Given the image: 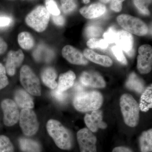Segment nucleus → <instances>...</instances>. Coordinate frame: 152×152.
<instances>
[{
  "label": "nucleus",
  "instance_id": "a211bd4d",
  "mask_svg": "<svg viewBox=\"0 0 152 152\" xmlns=\"http://www.w3.org/2000/svg\"><path fill=\"white\" fill-rule=\"evenodd\" d=\"M16 104L20 107L24 109H32L34 103L32 98L27 92L20 89L16 91L15 95Z\"/></svg>",
  "mask_w": 152,
  "mask_h": 152
},
{
  "label": "nucleus",
  "instance_id": "20e7f679",
  "mask_svg": "<svg viewBox=\"0 0 152 152\" xmlns=\"http://www.w3.org/2000/svg\"><path fill=\"white\" fill-rule=\"evenodd\" d=\"M50 15L46 8L43 6H39L27 16V24L39 32L45 30L50 20Z\"/></svg>",
  "mask_w": 152,
  "mask_h": 152
},
{
  "label": "nucleus",
  "instance_id": "4468645a",
  "mask_svg": "<svg viewBox=\"0 0 152 152\" xmlns=\"http://www.w3.org/2000/svg\"><path fill=\"white\" fill-rule=\"evenodd\" d=\"M62 54L64 58L73 64L84 65L88 63V60L83 54L72 46L67 45L64 47Z\"/></svg>",
  "mask_w": 152,
  "mask_h": 152
},
{
  "label": "nucleus",
  "instance_id": "412c9836",
  "mask_svg": "<svg viewBox=\"0 0 152 152\" xmlns=\"http://www.w3.org/2000/svg\"><path fill=\"white\" fill-rule=\"evenodd\" d=\"M54 53L51 50L43 45H40L33 52L34 58L37 61L49 62L51 61Z\"/></svg>",
  "mask_w": 152,
  "mask_h": 152
},
{
  "label": "nucleus",
  "instance_id": "79ce46f5",
  "mask_svg": "<svg viewBox=\"0 0 152 152\" xmlns=\"http://www.w3.org/2000/svg\"><path fill=\"white\" fill-rule=\"evenodd\" d=\"M100 1L102 3H104V4H107V3L110 2L111 0H100Z\"/></svg>",
  "mask_w": 152,
  "mask_h": 152
},
{
  "label": "nucleus",
  "instance_id": "f704fd0d",
  "mask_svg": "<svg viewBox=\"0 0 152 152\" xmlns=\"http://www.w3.org/2000/svg\"><path fill=\"white\" fill-rule=\"evenodd\" d=\"M51 94L52 96L56 99V100L61 102H65L67 98V94L65 91L63 92L59 91L56 88L52 91Z\"/></svg>",
  "mask_w": 152,
  "mask_h": 152
},
{
  "label": "nucleus",
  "instance_id": "f03ea898",
  "mask_svg": "<svg viewBox=\"0 0 152 152\" xmlns=\"http://www.w3.org/2000/svg\"><path fill=\"white\" fill-rule=\"evenodd\" d=\"M47 129L56 145L62 150H69L72 147V137L69 131L58 121L51 119L47 124Z\"/></svg>",
  "mask_w": 152,
  "mask_h": 152
},
{
  "label": "nucleus",
  "instance_id": "ea45409f",
  "mask_svg": "<svg viewBox=\"0 0 152 152\" xmlns=\"http://www.w3.org/2000/svg\"><path fill=\"white\" fill-rule=\"evenodd\" d=\"M112 152H133L129 148L125 147H117L113 150Z\"/></svg>",
  "mask_w": 152,
  "mask_h": 152
},
{
  "label": "nucleus",
  "instance_id": "5701e85b",
  "mask_svg": "<svg viewBox=\"0 0 152 152\" xmlns=\"http://www.w3.org/2000/svg\"><path fill=\"white\" fill-rule=\"evenodd\" d=\"M126 86L129 89L139 93L142 92L144 89L143 81L134 72L130 75L126 83Z\"/></svg>",
  "mask_w": 152,
  "mask_h": 152
},
{
  "label": "nucleus",
  "instance_id": "9d476101",
  "mask_svg": "<svg viewBox=\"0 0 152 152\" xmlns=\"http://www.w3.org/2000/svg\"><path fill=\"white\" fill-rule=\"evenodd\" d=\"M4 112V122L6 126H11L15 124L20 118V114L17 104L10 99H6L1 104Z\"/></svg>",
  "mask_w": 152,
  "mask_h": 152
},
{
  "label": "nucleus",
  "instance_id": "423d86ee",
  "mask_svg": "<svg viewBox=\"0 0 152 152\" xmlns=\"http://www.w3.org/2000/svg\"><path fill=\"white\" fill-rule=\"evenodd\" d=\"M20 80L28 92L34 96H41L39 80L28 66L25 65L22 67L20 72Z\"/></svg>",
  "mask_w": 152,
  "mask_h": 152
},
{
  "label": "nucleus",
  "instance_id": "0eeeda50",
  "mask_svg": "<svg viewBox=\"0 0 152 152\" xmlns=\"http://www.w3.org/2000/svg\"><path fill=\"white\" fill-rule=\"evenodd\" d=\"M20 125L24 134L27 136L35 134L39 125L35 113L31 109L22 110L20 116Z\"/></svg>",
  "mask_w": 152,
  "mask_h": 152
},
{
  "label": "nucleus",
  "instance_id": "e433bc0d",
  "mask_svg": "<svg viewBox=\"0 0 152 152\" xmlns=\"http://www.w3.org/2000/svg\"><path fill=\"white\" fill-rule=\"evenodd\" d=\"M125 0H111L110 7L115 12H121L122 9V2Z\"/></svg>",
  "mask_w": 152,
  "mask_h": 152
},
{
  "label": "nucleus",
  "instance_id": "7c9ffc66",
  "mask_svg": "<svg viewBox=\"0 0 152 152\" xmlns=\"http://www.w3.org/2000/svg\"><path fill=\"white\" fill-rule=\"evenodd\" d=\"M117 33V30L113 26L111 27L104 33L103 37L104 39L108 43L113 44L115 42Z\"/></svg>",
  "mask_w": 152,
  "mask_h": 152
},
{
  "label": "nucleus",
  "instance_id": "ddd939ff",
  "mask_svg": "<svg viewBox=\"0 0 152 152\" xmlns=\"http://www.w3.org/2000/svg\"><path fill=\"white\" fill-rule=\"evenodd\" d=\"M84 121L88 129L92 132H96L99 129L107 127V124L103 121V113L101 110L93 111L91 114H86Z\"/></svg>",
  "mask_w": 152,
  "mask_h": 152
},
{
  "label": "nucleus",
  "instance_id": "c9c22d12",
  "mask_svg": "<svg viewBox=\"0 0 152 152\" xmlns=\"http://www.w3.org/2000/svg\"><path fill=\"white\" fill-rule=\"evenodd\" d=\"M134 4L137 8L141 13L144 15H150L149 11L148 10L145 0H134Z\"/></svg>",
  "mask_w": 152,
  "mask_h": 152
},
{
  "label": "nucleus",
  "instance_id": "a19ab883",
  "mask_svg": "<svg viewBox=\"0 0 152 152\" xmlns=\"http://www.w3.org/2000/svg\"><path fill=\"white\" fill-rule=\"evenodd\" d=\"M7 49V45L3 39L0 38V54L4 53Z\"/></svg>",
  "mask_w": 152,
  "mask_h": 152
},
{
  "label": "nucleus",
  "instance_id": "58836bf2",
  "mask_svg": "<svg viewBox=\"0 0 152 152\" xmlns=\"http://www.w3.org/2000/svg\"><path fill=\"white\" fill-rule=\"evenodd\" d=\"M12 20L8 17H0V27H4L9 26L12 23Z\"/></svg>",
  "mask_w": 152,
  "mask_h": 152
},
{
  "label": "nucleus",
  "instance_id": "2eb2a0df",
  "mask_svg": "<svg viewBox=\"0 0 152 152\" xmlns=\"http://www.w3.org/2000/svg\"><path fill=\"white\" fill-rule=\"evenodd\" d=\"M24 59V55L21 50L17 51H10L7 56L6 64V70L10 76L15 73L17 68L20 66Z\"/></svg>",
  "mask_w": 152,
  "mask_h": 152
},
{
  "label": "nucleus",
  "instance_id": "6e6552de",
  "mask_svg": "<svg viewBox=\"0 0 152 152\" xmlns=\"http://www.w3.org/2000/svg\"><path fill=\"white\" fill-rule=\"evenodd\" d=\"M77 139L80 152H97L96 137L89 129L84 128L78 131Z\"/></svg>",
  "mask_w": 152,
  "mask_h": 152
},
{
  "label": "nucleus",
  "instance_id": "9b49d317",
  "mask_svg": "<svg viewBox=\"0 0 152 152\" xmlns=\"http://www.w3.org/2000/svg\"><path fill=\"white\" fill-rule=\"evenodd\" d=\"M80 82L86 86L95 88H103L106 86V82L100 74L94 71L84 72L80 77Z\"/></svg>",
  "mask_w": 152,
  "mask_h": 152
},
{
  "label": "nucleus",
  "instance_id": "c756f323",
  "mask_svg": "<svg viewBox=\"0 0 152 152\" xmlns=\"http://www.w3.org/2000/svg\"><path fill=\"white\" fill-rule=\"evenodd\" d=\"M61 3L62 9L65 14L71 13L77 8L76 0H61Z\"/></svg>",
  "mask_w": 152,
  "mask_h": 152
},
{
  "label": "nucleus",
  "instance_id": "39448f33",
  "mask_svg": "<svg viewBox=\"0 0 152 152\" xmlns=\"http://www.w3.org/2000/svg\"><path fill=\"white\" fill-rule=\"evenodd\" d=\"M117 22L126 31L136 35L143 36L148 34V26L141 19L128 15H121L117 18Z\"/></svg>",
  "mask_w": 152,
  "mask_h": 152
},
{
  "label": "nucleus",
  "instance_id": "473e14b6",
  "mask_svg": "<svg viewBox=\"0 0 152 152\" xmlns=\"http://www.w3.org/2000/svg\"><path fill=\"white\" fill-rule=\"evenodd\" d=\"M112 51L114 56L120 63L124 65L127 64V61L121 49L117 46H115L112 48Z\"/></svg>",
  "mask_w": 152,
  "mask_h": 152
},
{
  "label": "nucleus",
  "instance_id": "f257e3e1",
  "mask_svg": "<svg viewBox=\"0 0 152 152\" xmlns=\"http://www.w3.org/2000/svg\"><path fill=\"white\" fill-rule=\"evenodd\" d=\"M103 102L102 95L99 92L82 91L76 94L73 100V105L79 111H93L99 110L102 105Z\"/></svg>",
  "mask_w": 152,
  "mask_h": 152
},
{
  "label": "nucleus",
  "instance_id": "b1692460",
  "mask_svg": "<svg viewBox=\"0 0 152 152\" xmlns=\"http://www.w3.org/2000/svg\"><path fill=\"white\" fill-rule=\"evenodd\" d=\"M140 148L142 152H151L152 151V129L142 133L140 139Z\"/></svg>",
  "mask_w": 152,
  "mask_h": 152
},
{
  "label": "nucleus",
  "instance_id": "dca6fc26",
  "mask_svg": "<svg viewBox=\"0 0 152 152\" xmlns=\"http://www.w3.org/2000/svg\"><path fill=\"white\" fill-rule=\"evenodd\" d=\"M106 10L104 5L101 3H95L88 7L82 8L80 12L82 15L86 18L92 19L103 15L106 12Z\"/></svg>",
  "mask_w": 152,
  "mask_h": 152
},
{
  "label": "nucleus",
  "instance_id": "c85d7f7f",
  "mask_svg": "<svg viewBox=\"0 0 152 152\" xmlns=\"http://www.w3.org/2000/svg\"><path fill=\"white\" fill-rule=\"evenodd\" d=\"M0 152H14L12 144L5 136H0Z\"/></svg>",
  "mask_w": 152,
  "mask_h": 152
},
{
  "label": "nucleus",
  "instance_id": "cd10ccee",
  "mask_svg": "<svg viewBox=\"0 0 152 152\" xmlns=\"http://www.w3.org/2000/svg\"><path fill=\"white\" fill-rule=\"evenodd\" d=\"M102 32V29L100 26L95 24L89 25L86 28L85 34L88 38H96L99 37Z\"/></svg>",
  "mask_w": 152,
  "mask_h": 152
},
{
  "label": "nucleus",
  "instance_id": "6ab92c4d",
  "mask_svg": "<svg viewBox=\"0 0 152 152\" xmlns=\"http://www.w3.org/2000/svg\"><path fill=\"white\" fill-rule=\"evenodd\" d=\"M75 79V74L72 71L61 74L59 77L57 89L61 91H66L73 86Z\"/></svg>",
  "mask_w": 152,
  "mask_h": 152
},
{
  "label": "nucleus",
  "instance_id": "a878e982",
  "mask_svg": "<svg viewBox=\"0 0 152 152\" xmlns=\"http://www.w3.org/2000/svg\"><path fill=\"white\" fill-rule=\"evenodd\" d=\"M18 42L22 48L29 50L32 48L34 45V41L32 36L27 32H23L19 34Z\"/></svg>",
  "mask_w": 152,
  "mask_h": 152
},
{
  "label": "nucleus",
  "instance_id": "aec40b11",
  "mask_svg": "<svg viewBox=\"0 0 152 152\" xmlns=\"http://www.w3.org/2000/svg\"><path fill=\"white\" fill-rule=\"evenodd\" d=\"M57 77L56 72L54 69L52 67L44 69L41 74V78L44 84L53 90L57 88L58 86L56 81Z\"/></svg>",
  "mask_w": 152,
  "mask_h": 152
},
{
  "label": "nucleus",
  "instance_id": "f3484780",
  "mask_svg": "<svg viewBox=\"0 0 152 152\" xmlns=\"http://www.w3.org/2000/svg\"><path fill=\"white\" fill-rule=\"evenodd\" d=\"M83 55L87 60L105 67H110L113 64L111 59L107 56L101 55L88 49H85Z\"/></svg>",
  "mask_w": 152,
  "mask_h": 152
},
{
  "label": "nucleus",
  "instance_id": "4c0bfd02",
  "mask_svg": "<svg viewBox=\"0 0 152 152\" xmlns=\"http://www.w3.org/2000/svg\"><path fill=\"white\" fill-rule=\"evenodd\" d=\"M53 20L55 24L57 26H63L65 23V20L64 17L60 15L57 16L53 15Z\"/></svg>",
  "mask_w": 152,
  "mask_h": 152
},
{
  "label": "nucleus",
  "instance_id": "f8f14e48",
  "mask_svg": "<svg viewBox=\"0 0 152 152\" xmlns=\"http://www.w3.org/2000/svg\"><path fill=\"white\" fill-rule=\"evenodd\" d=\"M115 43L117 46L126 52L128 56H132L134 53V39L131 34L123 30L118 31Z\"/></svg>",
  "mask_w": 152,
  "mask_h": 152
},
{
  "label": "nucleus",
  "instance_id": "72a5a7b5",
  "mask_svg": "<svg viewBox=\"0 0 152 152\" xmlns=\"http://www.w3.org/2000/svg\"><path fill=\"white\" fill-rule=\"evenodd\" d=\"M5 68L1 64H0V90L5 88L9 84Z\"/></svg>",
  "mask_w": 152,
  "mask_h": 152
},
{
  "label": "nucleus",
  "instance_id": "bb28decb",
  "mask_svg": "<svg viewBox=\"0 0 152 152\" xmlns=\"http://www.w3.org/2000/svg\"><path fill=\"white\" fill-rule=\"evenodd\" d=\"M87 45L92 49H105L108 47L109 44L104 39L93 38L87 42Z\"/></svg>",
  "mask_w": 152,
  "mask_h": 152
},
{
  "label": "nucleus",
  "instance_id": "4be33fe9",
  "mask_svg": "<svg viewBox=\"0 0 152 152\" xmlns=\"http://www.w3.org/2000/svg\"><path fill=\"white\" fill-rule=\"evenodd\" d=\"M19 145L23 152H41L40 145L37 142L31 139L21 138L19 139Z\"/></svg>",
  "mask_w": 152,
  "mask_h": 152
},
{
  "label": "nucleus",
  "instance_id": "1a4fd4ad",
  "mask_svg": "<svg viewBox=\"0 0 152 152\" xmlns=\"http://www.w3.org/2000/svg\"><path fill=\"white\" fill-rule=\"evenodd\" d=\"M137 68L141 74H146L152 70V48L150 45H144L138 50Z\"/></svg>",
  "mask_w": 152,
  "mask_h": 152
},
{
  "label": "nucleus",
  "instance_id": "7ed1b4c3",
  "mask_svg": "<svg viewBox=\"0 0 152 152\" xmlns=\"http://www.w3.org/2000/svg\"><path fill=\"white\" fill-rule=\"evenodd\" d=\"M120 106L126 124L131 127L137 126L140 118V106L132 96L123 94L120 99Z\"/></svg>",
  "mask_w": 152,
  "mask_h": 152
},
{
  "label": "nucleus",
  "instance_id": "2f4dec72",
  "mask_svg": "<svg viewBox=\"0 0 152 152\" xmlns=\"http://www.w3.org/2000/svg\"><path fill=\"white\" fill-rule=\"evenodd\" d=\"M46 7L49 13L53 16L60 15V11L54 0H46Z\"/></svg>",
  "mask_w": 152,
  "mask_h": 152
},
{
  "label": "nucleus",
  "instance_id": "393cba45",
  "mask_svg": "<svg viewBox=\"0 0 152 152\" xmlns=\"http://www.w3.org/2000/svg\"><path fill=\"white\" fill-rule=\"evenodd\" d=\"M140 108L143 112H147L152 107V85L148 87L143 93L139 105Z\"/></svg>",
  "mask_w": 152,
  "mask_h": 152
},
{
  "label": "nucleus",
  "instance_id": "37998d69",
  "mask_svg": "<svg viewBox=\"0 0 152 152\" xmlns=\"http://www.w3.org/2000/svg\"><path fill=\"white\" fill-rule=\"evenodd\" d=\"M85 4H87L90 2V0H82Z\"/></svg>",
  "mask_w": 152,
  "mask_h": 152
}]
</instances>
